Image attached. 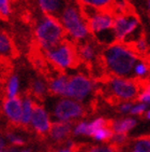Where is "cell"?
<instances>
[{
    "label": "cell",
    "mask_w": 150,
    "mask_h": 152,
    "mask_svg": "<svg viewBox=\"0 0 150 152\" xmlns=\"http://www.w3.org/2000/svg\"><path fill=\"white\" fill-rule=\"evenodd\" d=\"M139 58L131 44L116 41L103 48L100 54V64L108 76L129 78Z\"/></svg>",
    "instance_id": "obj_1"
},
{
    "label": "cell",
    "mask_w": 150,
    "mask_h": 152,
    "mask_svg": "<svg viewBox=\"0 0 150 152\" xmlns=\"http://www.w3.org/2000/svg\"><path fill=\"white\" fill-rule=\"evenodd\" d=\"M148 80L137 78L107 76L103 79L105 88V99L112 106H120L123 102H135L145 83Z\"/></svg>",
    "instance_id": "obj_2"
},
{
    "label": "cell",
    "mask_w": 150,
    "mask_h": 152,
    "mask_svg": "<svg viewBox=\"0 0 150 152\" xmlns=\"http://www.w3.org/2000/svg\"><path fill=\"white\" fill-rule=\"evenodd\" d=\"M66 32V39L76 45L89 40L90 29L83 7L75 0H69L58 16Z\"/></svg>",
    "instance_id": "obj_3"
},
{
    "label": "cell",
    "mask_w": 150,
    "mask_h": 152,
    "mask_svg": "<svg viewBox=\"0 0 150 152\" xmlns=\"http://www.w3.org/2000/svg\"><path fill=\"white\" fill-rule=\"evenodd\" d=\"M35 42L42 52H46L66 39L59 18L40 14L33 23Z\"/></svg>",
    "instance_id": "obj_4"
},
{
    "label": "cell",
    "mask_w": 150,
    "mask_h": 152,
    "mask_svg": "<svg viewBox=\"0 0 150 152\" xmlns=\"http://www.w3.org/2000/svg\"><path fill=\"white\" fill-rule=\"evenodd\" d=\"M85 16L88 22L90 34L99 44H110L116 42L112 26L115 15L108 10H98L90 7H83Z\"/></svg>",
    "instance_id": "obj_5"
},
{
    "label": "cell",
    "mask_w": 150,
    "mask_h": 152,
    "mask_svg": "<svg viewBox=\"0 0 150 152\" xmlns=\"http://www.w3.org/2000/svg\"><path fill=\"white\" fill-rule=\"evenodd\" d=\"M44 57L55 68L56 71L66 72L74 69L79 64L77 47L72 41L66 39L50 50L44 52Z\"/></svg>",
    "instance_id": "obj_6"
},
{
    "label": "cell",
    "mask_w": 150,
    "mask_h": 152,
    "mask_svg": "<svg viewBox=\"0 0 150 152\" xmlns=\"http://www.w3.org/2000/svg\"><path fill=\"white\" fill-rule=\"evenodd\" d=\"M112 34L117 42L132 44L141 38V22L134 13L122 12L115 15Z\"/></svg>",
    "instance_id": "obj_7"
},
{
    "label": "cell",
    "mask_w": 150,
    "mask_h": 152,
    "mask_svg": "<svg viewBox=\"0 0 150 152\" xmlns=\"http://www.w3.org/2000/svg\"><path fill=\"white\" fill-rule=\"evenodd\" d=\"M86 113V108L81 102L66 97L57 99L52 108V114L55 120L62 122H74L85 117Z\"/></svg>",
    "instance_id": "obj_8"
},
{
    "label": "cell",
    "mask_w": 150,
    "mask_h": 152,
    "mask_svg": "<svg viewBox=\"0 0 150 152\" xmlns=\"http://www.w3.org/2000/svg\"><path fill=\"white\" fill-rule=\"evenodd\" d=\"M94 88L95 82L89 76L83 72L73 73L69 77L66 97L81 102L93 93Z\"/></svg>",
    "instance_id": "obj_9"
},
{
    "label": "cell",
    "mask_w": 150,
    "mask_h": 152,
    "mask_svg": "<svg viewBox=\"0 0 150 152\" xmlns=\"http://www.w3.org/2000/svg\"><path fill=\"white\" fill-rule=\"evenodd\" d=\"M52 125V118L49 115L46 108L43 105L37 102L35 111L32 114L31 122L29 124L30 129L35 133H37L39 136H46V135H48Z\"/></svg>",
    "instance_id": "obj_10"
},
{
    "label": "cell",
    "mask_w": 150,
    "mask_h": 152,
    "mask_svg": "<svg viewBox=\"0 0 150 152\" xmlns=\"http://www.w3.org/2000/svg\"><path fill=\"white\" fill-rule=\"evenodd\" d=\"M4 117L8 119L10 123L13 125H20L22 123V115H23V99L22 97L15 98H6L4 97L1 104Z\"/></svg>",
    "instance_id": "obj_11"
},
{
    "label": "cell",
    "mask_w": 150,
    "mask_h": 152,
    "mask_svg": "<svg viewBox=\"0 0 150 152\" xmlns=\"http://www.w3.org/2000/svg\"><path fill=\"white\" fill-rule=\"evenodd\" d=\"M69 75L66 72L57 71L48 79V92L50 95L55 97H66L68 83H69Z\"/></svg>",
    "instance_id": "obj_12"
},
{
    "label": "cell",
    "mask_w": 150,
    "mask_h": 152,
    "mask_svg": "<svg viewBox=\"0 0 150 152\" xmlns=\"http://www.w3.org/2000/svg\"><path fill=\"white\" fill-rule=\"evenodd\" d=\"M77 54L79 61L87 65H92L98 61L99 49L98 42L92 40H87L77 44Z\"/></svg>",
    "instance_id": "obj_13"
},
{
    "label": "cell",
    "mask_w": 150,
    "mask_h": 152,
    "mask_svg": "<svg viewBox=\"0 0 150 152\" xmlns=\"http://www.w3.org/2000/svg\"><path fill=\"white\" fill-rule=\"evenodd\" d=\"M73 122L55 121L53 122L48 136L55 142H66L73 133Z\"/></svg>",
    "instance_id": "obj_14"
},
{
    "label": "cell",
    "mask_w": 150,
    "mask_h": 152,
    "mask_svg": "<svg viewBox=\"0 0 150 152\" xmlns=\"http://www.w3.org/2000/svg\"><path fill=\"white\" fill-rule=\"evenodd\" d=\"M69 0H35L38 10L41 14L59 16Z\"/></svg>",
    "instance_id": "obj_15"
},
{
    "label": "cell",
    "mask_w": 150,
    "mask_h": 152,
    "mask_svg": "<svg viewBox=\"0 0 150 152\" xmlns=\"http://www.w3.org/2000/svg\"><path fill=\"white\" fill-rule=\"evenodd\" d=\"M123 147L131 152H150V134L129 138Z\"/></svg>",
    "instance_id": "obj_16"
},
{
    "label": "cell",
    "mask_w": 150,
    "mask_h": 152,
    "mask_svg": "<svg viewBox=\"0 0 150 152\" xmlns=\"http://www.w3.org/2000/svg\"><path fill=\"white\" fill-rule=\"evenodd\" d=\"M20 92V79L17 73H11L6 77L3 84V94L6 98L19 97Z\"/></svg>",
    "instance_id": "obj_17"
},
{
    "label": "cell",
    "mask_w": 150,
    "mask_h": 152,
    "mask_svg": "<svg viewBox=\"0 0 150 152\" xmlns=\"http://www.w3.org/2000/svg\"><path fill=\"white\" fill-rule=\"evenodd\" d=\"M14 53V44L8 31L0 26V58H9Z\"/></svg>",
    "instance_id": "obj_18"
},
{
    "label": "cell",
    "mask_w": 150,
    "mask_h": 152,
    "mask_svg": "<svg viewBox=\"0 0 150 152\" xmlns=\"http://www.w3.org/2000/svg\"><path fill=\"white\" fill-rule=\"evenodd\" d=\"M22 99H23V115H22L20 126H29L37 102L31 95H25L24 97H22Z\"/></svg>",
    "instance_id": "obj_19"
},
{
    "label": "cell",
    "mask_w": 150,
    "mask_h": 152,
    "mask_svg": "<svg viewBox=\"0 0 150 152\" xmlns=\"http://www.w3.org/2000/svg\"><path fill=\"white\" fill-rule=\"evenodd\" d=\"M30 95L33 98H38V99H42L46 96L48 92V82L45 79L38 77L32 80L30 83Z\"/></svg>",
    "instance_id": "obj_20"
},
{
    "label": "cell",
    "mask_w": 150,
    "mask_h": 152,
    "mask_svg": "<svg viewBox=\"0 0 150 152\" xmlns=\"http://www.w3.org/2000/svg\"><path fill=\"white\" fill-rule=\"evenodd\" d=\"M134 78L139 80H148V75L150 73V63L147 58H139L133 69Z\"/></svg>",
    "instance_id": "obj_21"
},
{
    "label": "cell",
    "mask_w": 150,
    "mask_h": 152,
    "mask_svg": "<svg viewBox=\"0 0 150 152\" xmlns=\"http://www.w3.org/2000/svg\"><path fill=\"white\" fill-rule=\"evenodd\" d=\"M136 125V121L133 119H123V120H114L112 122V132L115 134H128L131 129Z\"/></svg>",
    "instance_id": "obj_22"
},
{
    "label": "cell",
    "mask_w": 150,
    "mask_h": 152,
    "mask_svg": "<svg viewBox=\"0 0 150 152\" xmlns=\"http://www.w3.org/2000/svg\"><path fill=\"white\" fill-rule=\"evenodd\" d=\"M81 7H90L98 10H108L114 0H75Z\"/></svg>",
    "instance_id": "obj_23"
},
{
    "label": "cell",
    "mask_w": 150,
    "mask_h": 152,
    "mask_svg": "<svg viewBox=\"0 0 150 152\" xmlns=\"http://www.w3.org/2000/svg\"><path fill=\"white\" fill-rule=\"evenodd\" d=\"M86 152H121V149L108 142L107 145H87Z\"/></svg>",
    "instance_id": "obj_24"
},
{
    "label": "cell",
    "mask_w": 150,
    "mask_h": 152,
    "mask_svg": "<svg viewBox=\"0 0 150 152\" xmlns=\"http://www.w3.org/2000/svg\"><path fill=\"white\" fill-rule=\"evenodd\" d=\"M131 45H132L133 49L135 50V52L138 54V56L141 58H146V56H147V54H148V49H149L146 39L141 37V38L137 39L135 42H133Z\"/></svg>",
    "instance_id": "obj_25"
},
{
    "label": "cell",
    "mask_w": 150,
    "mask_h": 152,
    "mask_svg": "<svg viewBox=\"0 0 150 152\" xmlns=\"http://www.w3.org/2000/svg\"><path fill=\"white\" fill-rule=\"evenodd\" d=\"M14 0H0V18L8 20L13 12Z\"/></svg>",
    "instance_id": "obj_26"
},
{
    "label": "cell",
    "mask_w": 150,
    "mask_h": 152,
    "mask_svg": "<svg viewBox=\"0 0 150 152\" xmlns=\"http://www.w3.org/2000/svg\"><path fill=\"white\" fill-rule=\"evenodd\" d=\"M114 132H112V129L110 126H106V127H103V129H98L97 132L93 134L92 137L94 138L95 140L99 141H108L112 139Z\"/></svg>",
    "instance_id": "obj_27"
},
{
    "label": "cell",
    "mask_w": 150,
    "mask_h": 152,
    "mask_svg": "<svg viewBox=\"0 0 150 152\" xmlns=\"http://www.w3.org/2000/svg\"><path fill=\"white\" fill-rule=\"evenodd\" d=\"M6 138L8 142L11 145L13 148H17V147H22L24 146V143H25V140H24V138L20 136V135L16 134L15 132H6Z\"/></svg>",
    "instance_id": "obj_28"
},
{
    "label": "cell",
    "mask_w": 150,
    "mask_h": 152,
    "mask_svg": "<svg viewBox=\"0 0 150 152\" xmlns=\"http://www.w3.org/2000/svg\"><path fill=\"white\" fill-rule=\"evenodd\" d=\"M135 102H139V104H150V80H148V81L145 83L144 88L141 90L138 97L136 98Z\"/></svg>",
    "instance_id": "obj_29"
},
{
    "label": "cell",
    "mask_w": 150,
    "mask_h": 152,
    "mask_svg": "<svg viewBox=\"0 0 150 152\" xmlns=\"http://www.w3.org/2000/svg\"><path fill=\"white\" fill-rule=\"evenodd\" d=\"M75 146H76V143L75 142H72L71 140H68L66 142V147H63V148H59V149L55 150L54 152H74Z\"/></svg>",
    "instance_id": "obj_30"
},
{
    "label": "cell",
    "mask_w": 150,
    "mask_h": 152,
    "mask_svg": "<svg viewBox=\"0 0 150 152\" xmlns=\"http://www.w3.org/2000/svg\"><path fill=\"white\" fill-rule=\"evenodd\" d=\"M146 104H138V105L134 106L132 109H131V113L132 114H136V115H143L144 111L146 110Z\"/></svg>",
    "instance_id": "obj_31"
},
{
    "label": "cell",
    "mask_w": 150,
    "mask_h": 152,
    "mask_svg": "<svg viewBox=\"0 0 150 152\" xmlns=\"http://www.w3.org/2000/svg\"><path fill=\"white\" fill-rule=\"evenodd\" d=\"M133 108V102H123L121 105L119 106L118 110L121 112L124 111H131V109Z\"/></svg>",
    "instance_id": "obj_32"
},
{
    "label": "cell",
    "mask_w": 150,
    "mask_h": 152,
    "mask_svg": "<svg viewBox=\"0 0 150 152\" xmlns=\"http://www.w3.org/2000/svg\"><path fill=\"white\" fill-rule=\"evenodd\" d=\"M88 143H76L74 152H86V148Z\"/></svg>",
    "instance_id": "obj_33"
},
{
    "label": "cell",
    "mask_w": 150,
    "mask_h": 152,
    "mask_svg": "<svg viewBox=\"0 0 150 152\" xmlns=\"http://www.w3.org/2000/svg\"><path fill=\"white\" fill-rule=\"evenodd\" d=\"M6 146V140H4L2 137H0V149H4Z\"/></svg>",
    "instance_id": "obj_34"
},
{
    "label": "cell",
    "mask_w": 150,
    "mask_h": 152,
    "mask_svg": "<svg viewBox=\"0 0 150 152\" xmlns=\"http://www.w3.org/2000/svg\"><path fill=\"white\" fill-rule=\"evenodd\" d=\"M3 83L2 82V79H1V76H0V94H1V92H3Z\"/></svg>",
    "instance_id": "obj_35"
},
{
    "label": "cell",
    "mask_w": 150,
    "mask_h": 152,
    "mask_svg": "<svg viewBox=\"0 0 150 152\" xmlns=\"http://www.w3.org/2000/svg\"><path fill=\"white\" fill-rule=\"evenodd\" d=\"M0 152H13V151H12V148L11 149H6V148H4V149H0Z\"/></svg>",
    "instance_id": "obj_36"
},
{
    "label": "cell",
    "mask_w": 150,
    "mask_h": 152,
    "mask_svg": "<svg viewBox=\"0 0 150 152\" xmlns=\"http://www.w3.org/2000/svg\"><path fill=\"white\" fill-rule=\"evenodd\" d=\"M145 117H146V119H150V110L147 112V113H146V115H145Z\"/></svg>",
    "instance_id": "obj_37"
},
{
    "label": "cell",
    "mask_w": 150,
    "mask_h": 152,
    "mask_svg": "<svg viewBox=\"0 0 150 152\" xmlns=\"http://www.w3.org/2000/svg\"><path fill=\"white\" fill-rule=\"evenodd\" d=\"M16 149V148H15ZM14 152H30L29 150H19V151H16V150H14Z\"/></svg>",
    "instance_id": "obj_38"
},
{
    "label": "cell",
    "mask_w": 150,
    "mask_h": 152,
    "mask_svg": "<svg viewBox=\"0 0 150 152\" xmlns=\"http://www.w3.org/2000/svg\"><path fill=\"white\" fill-rule=\"evenodd\" d=\"M147 6H148V10H149V13H150V0L147 1Z\"/></svg>",
    "instance_id": "obj_39"
}]
</instances>
